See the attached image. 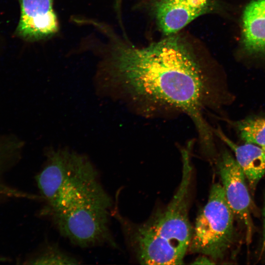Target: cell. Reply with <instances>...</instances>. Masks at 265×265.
<instances>
[{
  "label": "cell",
  "mask_w": 265,
  "mask_h": 265,
  "mask_svg": "<svg viewBox=\"0 0 265 265\" xmlns=\"http://www.w3.org/2000/svg\"><path fill=\"white\" fill-rule=\"evenodd\" d=\"M101 46L96 80L101 92L121 96L148 108L186 113L193 121L203 146L214 142L204 111L221 102L202 47L179 32L138 47L108 25L101 29Z\"/></svg>",
  "instance_id": "6da1fadb"
},
{
  "label": "cell",
  "mask_w": 265,
  "mask_h": 265,
  "mask_svg": "<svg viewBox=\"0 0 265 265\" xmlns=\"http://www.w3.org/2000/svg\"><path fill=\"white\" fill-rule=\"evenodd\" d=\"M179 187L171 201L146 221L134 224L113 208L111 215L121 224L127 244L143 265H182L193 232L188 217L192 166L189 150L182 152Z\"/></svg>",
  "instance_id": "7a4b0ae2"
},
{
  "label": "cell",
  "mask_w": 265,
  "mask_h": 265,
  "mask_svg": "<svg viewBox=\"0 0 265 265\" xmlns=\"http://www.w3.org/2000/svg\"><path fill=\"white\" fill-rule=\"evenodd\" d=\"M113 208L112 198L100 184L58 207L44 208L42 214L76 246L116 247L109 227Z\"/></svg>",
  "instance_id": "3957f363"
},
{
  "label": "cell",
  "mask_w": 265,
  "mask_h": 265,
  "mask_svg": "<svg viewBox=\"0 0 265 265\" xmlns=\"http://www.w3.org/2000/svg\"><path fill=\"white\" fill-rule=\"evenodd\" d=\"M45 164L36 177L45 207L68 202L100 182L94 164L84 155L68 148H49Z\"/></svg>",
  "instance_id": "277c9868"
},
{
  "label": "cell",
  "mask_w": 265,
  "mask_h": 265,
  "mask_svg": "<svg viewBox=\"0 0 265 265\" xmlns=\"http://www.w3.org/2000/svg\"><path fill=\"white\" fill-rule=\"evenodd\" d=\"M234 215L222 185L213 184L207 203L196 219L188 251L212 260L221 259L233 239Z\"/></svg>",
  "instance_id": "5b68a950"
},
{
  "label": "cell",
  "mask_w": 265,
  "mask_h": 265,
  "mask_svg": "<svg viewBox=\"0 0 265 265\" xmlns=\"http://www.w3.org/2000/svg\"><path fill=\"white\" fill-rule=\"evenodd\" d=\"M146 8L159 31L165 36L175 34L196 18L221 14L219 0H146Z\"/></svg>",
  "instance_id": "8992f818"
},
{
  "label": "cell",
  "mask_w": 265,
  "mask_h": 265,
  "mask_svg": "<svg viewBox=\"0 0 265 265\" xmlns=\"http://www.w3.org/2000/svg\"><path fill=\"white\" fill-rule=\"evenodd\" d=\"M217 163L227 203L234 215L244 225L249 241L252 234L251 201L244 174L235 157L227 149L221 152Z\"/></svg>",
  "instance_id": "52a82bcc"
},
{
  "label": "cell",
  "mask_w": 265,
  "mask_h": 265,
  "mask_svg": "<svg viewBox=\"0 0 265 265\" xmlns=\"http://www.w3.org/2000/svg\"><path fill=\"white\" fill-rule=\"evenodd\" d=\"M21 16L18 33L32 41L46 40L56 36L60 24L54 8V0H20Z\"/></svg>",
  "instance_id": "ba28073f"
},
{
  "label": "cell",
  "mask_w": 265,
  "mask_h": 265,
  "mask_svg": "<svg viewBox=\"0 0 265 265\" xmlns=\"http://www.w3.org/2000/svg\"><path fill=\"white\" fill-rule=\"evenodd\" d=\"M241 41L247 54L265 59V0H254L244 9Z\"/></svg>",
  "instance_id": "9c48e42d"
},
{
  "label": "cell",
  "mask_w": 265,
  "mask_h": 265,
  "mask_svg": "<svg viewBox=\"0 0 265 265\" xmlns=\"http://www.w3.org/2000/svg\"><path fill=\"white\" fill-rule=\"evenodd\" d=\"M233 151L234 157L243 171L252 191L265 174V151L254 144L244 142L238 145L227 137L221 131H214Z\"/></svg>",
  "instance_id": "30bf717a"
},
{
  "label": "cell",
  "mask_w": 265,
  "mask_h": 265,
  "mask_svg": "<svg viewBox=\"0 0 265 265\" xmlns=\"http://www.w3.org/2000/svg\"><path fill=\"white\" fill-rule=\"evenodd\" d=\"M231 124L244 142L265 148V115L247 116Z\"/></svg>",
  "instance_id": "8fae6325"
},
{
  "label": "cell",
  "mask_w": 265,
  "mask_h": 265,
  "mask_svg": "<svg viewBox=\"0 0 265 265\" xmlns=\"http://www.w3.org/2000/svg\"><path fill=\"white\" fill-rule=\"evenodd\" d=\"M30 264L45 265H78L80 261L65 252L57 245H47L41 252L30 261Z\"/></svg>",
  "instance_id": "7c38bea8"
},
{
  "label": "cell",
  "mask_w": 265,
  "mask_h": 265,
  "mask_svg": "<svg viewBox=\"0 0 265 265\" xmlns=\"http://www.w3.org/2000/svg\"><path fill=\"white\" fill-rule=\"evenodd\" d=\"M212 260L210 258L203 255L201 257L197 258L194 262L192 263L193 264H201V265H210V264H214V263L212 262Z\"/></svg>",
  "instance_id": "4fadbf2b"
},
{
  "label": "cell",
  "mask_w": 265,
  "mask_h": 265,
  "mask_svg": "<svg viewBox=\"0 0 265 265\" xmlns=\"http://www.w3.org/2000/svg\"><path fill=\"white\" fill-rule=\"evenodd\" d=\"M264 240H263V247L265 250V203L264 208Z\"/></svg>",
  "instance_id": "5bb4252c"
},
{
  "label": "cell",
  "mask_w": 265,
  "mask_h": 265,
  "mask_svg": "<svg viewBox=\"0 0 265 265\" xmlns=\"http://www.w3.org/2000/svg\"><path fill=\"white\" fill-rule=\"evenodd\" d=\"M114 0L117 2H121L123 1V0Z\"/></svg>",
  "instance_id": "9a60e30c"
},
{
  "label": "cell",
  "mask_w": 265,
  "mask_h": 265,
  "mask_svg": "<svg viewBox=\"0 0 265 265\" xmlns=\"http://www.w3.org/2000/svg\"><path fill=\"white\" fill-rule=\"evenodd\" d=\"M264 151H265V148H263Z\"/></svg>",
  "instance_id": "2e32d148"
}]
</instances>
